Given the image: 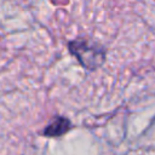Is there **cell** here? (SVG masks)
Listing matches in <instances>:
<instances>
[{
  "instance_id": "obj_1",
  "label": "cell",
  "mask_w": 155,
  "mask_h": 155,
  "mask_svg": "<svg viewBox=\"0 0 155 155\" xmlns=\"http://www.w3.org/2000/svg\"><path fill=\"white\" fill-rule=\"evenodd\" d=\"M69 52L76 57L79 63L88 71L101 67L105 61V50L90 40L75 39L68 44Z\"/></svg>"
},
{
  "instance_id": "obj_2",
  "label": "cell",
  "mask_w": 155,
  "mask_h": 155,
  "mask_svg": "<svg viewBox=\"0 0 155 155\" xmlns=\"http://www.w3.org/2000/svg\"><path fill=\"white\" fill-rule=\"evenodd\" d=\"M71 127V124L69 119L63 116H56L45 128H44V136L46 137H58L64 134L69 128Z\"/></svg>"
}]
</instances>
